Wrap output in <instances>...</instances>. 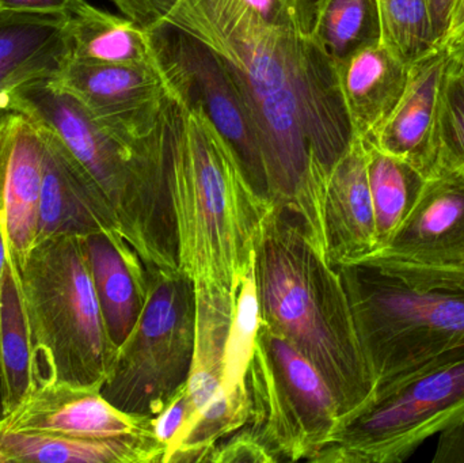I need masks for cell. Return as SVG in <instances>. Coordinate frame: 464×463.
I'll return each mask as SVG.
<instances>
[{"label": "cell", "mask_w": 464, "mask_h": 463, "mask_svg": "<svg viewBox=\"0 0 464 463\" xmlns=\"http://www.w3.org/2000/svg\"><path fill=\"white\" fill-rule=\"evenodd\" d=\"M111 2L140 29L169 24L222 59L269 165H299L351 135L334 62L313 32L318 0Z\"/></svg>", "instance_id": "1"}, {"label": "cell", "mask_w": 464, "mask_h": 463, "mask_svg": "<svg viewBox=\"0 0 464 463\" xmlns=\"http://www.w3.org/2000/svg\"><path fill=\"white\" fill-rule=\"evenodd\" d=\"M166 174L179 271L196 295L237 301L273 204L251 187L204 109L176 97L168 108Z\"/></svg>", "instance_id": "2"}, {"label": "cell", "mask_w": 464, "mask_h": 463, "mask_svg": "<svg viewBox=\"0 0 464 463\" xmlns=\"http://www.w3.org/2000/svg\"><path fill=\"white\" fill-rule=\"evenodd\" d=\"M254 276L261 323L321 372L343 427L372 402L376 381L340 269L296 217L273 206L256 249Z\"/></svg>", "instance_id": "3"}, {"label": "cell", "mask_w": 464, "mask_h": 463, "mask_svg": "<svg viewBox=\"0 0 464 463\" xmlns=\"http://www.w3.org/2000/svg\"><path fill=\"white\" fill-rule=\"evenodd\" d=\"M0 106L24 114L64 144L102 190L122 236L146 265L176 268V233L166 174L168 111L151 136L128 141L95 121L51 78L5 92Z\"/></svg>", "instance_id": "4"}, {"label": "cell", "mask_w": 464, "mask_h": 463, "mask_svg": "<svg viewBox=\"0 0 464 463\" xmlns=\"http://www.w3.org/2000/svg\"><path fill=\"white\" fill-rule=\"evenodd\" d=\"M337 266L375 396L464 348V269L382 257Z\"/></svg>", "instance_id": "5"}, {"label": "cell", "mask_w": 464, "mask_h": 463, "mask_svg": "<svg viewBox=\"0 0 464 463\" xmlns=\"http://www.w3.org/2000/svg\"><path fill=\"white\" fill-rule=\"evenodd\" d=\"M15 269L32 339L34 389L65 383L100 391L119 350L103 323L83 238L35 242Z\"/></svg>", "instance_id": "6"}, {"label": "cell", "mask_w": 464, "mask_h": 463, "mask_svg": "<svg viewBox=\"0 0 464 463\" xmlns=\"http://www.w3.org/2000/svg\"><path fill=\"white\" fill-rule=\"evenodd\" d=\"M149 296L100 393L128 415L152 419L187 385L196 342L195 285L149 268Z\"/></svg>", "instance_id": "7"}, {"label": "cell", "mask_w": 464, "mask_h": 463, "mask_svg": "<svg viewBox=\"0 0 464 463\" xmlns=\"http://www.w3.org/2000/svg\"><path fill=\"white\" fill-rule=\"evenodd\" d=\"M464 420V348L376 394L313 462L402 463Z\"/></svg>", "instance_id": "8"}, {"label": "cell", "mask_w": 464, "mask_h": 463, "mask_svg": "<svg viewBox=\"0 0 464 463\" xmlns=\"http://www.w3.org/2000/svg\"><path fill=\"white\" fill-rule=\"evenodd\" d=\"M246 382L247 426L277 462H313L340 429V410L321 372L262 323Z\"/></svg>", "instance_id": "9"}, {"label": "cell", "mask_w": 464, "mask_h": 463, "mask_svg": "<svg viewBox=\"0 0 464 463\" xmlns=\"http://www.w3.org/2000/svg\"><path fill=\"white\" fill-rule=\"evenodd\" d=\"M144 32L171 94L204 109L230 144L251 187L270 201L256 127L230 70L208 46L176 27L160 24Z\"/></svg>", "instance_id": "10"}, {"label": "cell", "mask_w": 464, "mask_h": 463, "mask_svg": "<svg viewBox=\"0 0 464 463\" xmlns=\"http://www.w3.org/2000/svg\"><path fill=\"white\" fill-rule=\"evenodd\" d=\"M195 355L187 382L192 416L163 462H208L222 440L247 426L250 415L234 407L222 385L223 356L235 302L196 295Z\"/></svg>", "instance_id": "11"}, {"label": "cell", "mask_w": 464, "mask_h": 463, "mask_svg": "<svg viewBox=\"0 0 464 463\" xmlns=\"http://www.w3.org/2000/svg\"><path fill=\"white\" fill-rule=\"evenodd\" d=\"M51 79L95 121L128 141L151 136L174 98L162 73L151 67L70 59Z\"/></svg>", "instance_id": "12"}, {"label": "cell", "mask_w": 464, "mask_h": 463, "mask_svg": "<svg viewBox=\"0 0 464 463\" xmlns=\"http://www.w3.org/2000/svg\"><path fill=\"white\" fill-rule=\"evenodd\" d=\"M372 257L464 269V171L439 160L392 241Z\"/></svg>", "instance_id": "13"}, {"label": "cell", "mask_w": 464, "mask_h": 463, "mask_svg": "<svg viewBox=\"0 0 464 463\" xmlns=\"http://www.w3.org/2000/svg\"><path fill=\"white\" fill-rule=\"evenodd\" d=\"M0 432L87 439L152 435L151 419L117 410L100 391L65 383L35 388L0 421Z\"/></svg>", "instance_id": "14"}, {"label": "cell", "mask_w": 464, "mask_h": 463, "mask_svg": "<svg viewBox=\"0 0 464 463\" xmlns=\"http://www.w3.org/2000/svg\"><path fill=\"white\" fill-rule=\"evenodd\" d=\"M43 173L40 127L7 109L0 124V225L7 257L16 268L37 241Z\"/></svg>", "instance_id": "15"}, {"label": "cell", "mask_w": 464, "mask_h": 463, "mask_svg": "<svg viewBox=\"0 0 464 463\" xmlns=\"http://www.w3.org/2000/svg\"><path fill=\"white\" fill-rule=\"evenodd\" d=\"M38 127L44 139V173L35 242L95 233L122 236L113 207L94 179L51 130Z\"/></svg>", "instance_id": "16"}, {"label": "cell", "mask_w": 464, "mask_h": 463, "mask_svg": "<svg viewBox=\"0 0 464 463\" xmlns=\"http://www.w3.org/2000/svg\"><path fill=\"white\" fill-rule=\"evenodd\" d=\"M451 63V49L446 43L411 65L402 100L371 140L427 177L440 160L441 103Z\"/></svg>", "instance_id": "17"}, {"label": "cell", "mask_w": 464, "mask_h": 463, "mask_svg": "<svg viewBox=\"0 0 464 463\" xmlns=\"http://www.w3.org/2000/svg\"><path fill=\"white\" fill-rule=\"evenodd\" d=\"M324 226L326 255L333 265L359 263L379 252L364 139L354 136L330 174Z\"/></svg>", "instance_id": "18"}, {"label": "cell", "mask_w": 464, "mask_h": 463, "mask_svg": "<svg viewBox=\"0 0 464 463\" xmlns=\"http://www.w3.org/2000/svg\"><path fill=\"white\" fill-rule=\"evenodd\" d=\"M83 242L103 323L119 350L146 304L149 268L121 236L95 233L84 236Z\"/></svg>", "instance_id": "19"}, {"label": "cell", "mask_w": 464, "mask_h": 463, "mask_svg": "<svg viewBox=\"0 0 464 463\" xmlns=\"http://www.w3.org/2000/svg\"><path fill=\"white\" fill-rule=\"evenodd\" d=\"M334 65L354 136L372 140L402 100L411 67L382 43L360 49Z\"/></svg>", "instance_id": "20"}, {"label": "cell", "mask_w": 464, "mask_h": 463, "mask_svg": "<svg viewBox=\"0 0 464 463\" xmlns=\"http://www.w3.org/2000/svg\"><path fill=\"white\" fill-rule=\"evenodd\" d=\"M70 59L68 15L0 13V95L53 78Z\"/></svg>", "instance_id": "21"}, {"label": "cell", "mask_w": 464, "mask_h": 463, "mask_svg": "<svg viewBox=\"0 0 464 463\" xmlns=\"http://www.w3.org/2000/svg\"><path fill=\"white\" fill-rule=\"evenodd\" d=\"M0 454L8 463H152L163 462L166 449L152 435L87 439L0 432Z\"/></svg>", "instance_id": "22"}, {"label": "cell", "mask_w": 464, "mask_h": 463, "mask_svg": "<svg viewBox=\"0 0 464 463\" xmlns=\"http://www.w3.org/2000/svg\"><path fill=\"white\" fill-rule=\"evenodd\" d=\"M71 59L105 64L157 68L151 41L125 16L82 2L68 15Z\"/></svg>", "instance_id": "23"}, {"label": "cell", "mask_w": 464, "mask_h": 463, "mask_svg": "<svg viewBox=\"0 0 464 463\" xmlns=\"http://www.w3.org/2000/svg\"><path fill=\"white\" fill-rule=\"evenodd\" d=\"M0 358L7 415L34 389L32 339L18 274L8 257L0 279Z\"/></svg>", "instance_id": "24"}, {"label": "cell", "mask_w": 464, "mask_h": 463, "mask_svg": "<svg viewBox=\"0 0 464 463\" xmlns=\"http://www.w3.org/2000/svg\"><path fill=\"white\" fill-rule=\"evenodd\" d=\"M364 143L381 252L413 208L427 176L411 163L382 151L372 141L364 139Z\"/></svg>", "instance_id": "25"}, {"label": "cell", "mask_w": 464, "mask_h": 463, "mask_svg": "<svg viewBox=\"0 0 464 463\" xmlns=\"http://www.w3.org/2000/svg\"><path fill=\"white\" fill-rule=\"evenodd\" d=\"M259 325L261 317L253 265L240 285L232 310L222 375L223 389L234 407L250 416V396L246 378L256 350Z\"/></svg>", "instance_id": "26"}, {"label": "cell", "mask_w": 464, "mask_h": 463, "mask_svg": "<svg viewBox=\"0 0 464 463\" xmlns=\"http://www.w3.org/2000/svg\"><path fill=\"white\" fill-rule=\"evenodd\" d=\"M314 35L333 62L381 43L376 0H318Z\"/></svg>", "instance_id": "27"}, {"label": "cell", "mask_w": 464, "mask_h": 463, "mask_svg": "<svg viewBox=\"0 0 464 463\" xmlns=\"http://www.w3.org/2000/svg\"><path fill=\"white\" fill-rule=\"evenodd\" d=\"M376 2L381 16V43L403 64L411 67L439 48L427 0Z\"/></svg>", "instance_id": "28"}, {"label": "cell", "mask_w": 464, "mask_h": 463, "mask_svg": "<svg viewBox=\"0 0 464 463\" xmlns=\"http://www.w3.org/2000/svg\"><path fill=\"white\" fill-rule=\"evenodd\" d=\"M440 160L464 171V81L454 59L441 103Z\"/></svg>", "instance_id": "29"}, {"label": "cell", "mask_w": 464, "mask_h": 463, "mask_svg": "<svg viewBox=\"0 0 464 463\" xmlns=\"http://www.w3.org/2000/svg\"><path fill=\"white\" fill-rule=\"evenodd\" d=\"M190 416H192V407H190L187 385H185L174 399L151 419L152 437L166 449V454L179 442L182 432L189 423Z\"/></svg>", "instance_id": "30"}, {"label": "cell", "mask_w": 464, "mask_h": 463, "mask_svg": "<svg viewBox=\"0 0 464 463\" xmlns=\"http://www.w3.org/2000/svg\"><path fill=\"white\" fill-rule=\"evenodd\" d=\"M208 462H277L269 449L256 437L250 427L245 426L227 438L226 443H219L212 451Z\"/></svg>", "instance_id": "31"}, {"label": "cell", "mask_w": 464, "mask_h": 463, "mask_svg": "<svg viewBox=\"0 0 464 463\" xmlns=\"http://www.w3.org/2000/svg\"><path fill=\"white\" fill-rule=\"evenodd\" d=\"M84 0H0V13L70 15Z\"/></svg>", "instance_id": "32"}, {"label": "cell", "mask_w": 464, "mask_h": 463, "mask_svg": "<svg viewBox=\"0 0 464 463\" xmlns=\"http://www.w3.org/2000/svg\"><path fill=\"white\" fill-rule=\"evenodd\" d=\"M433 463H464V420L439 435Z\"/></svg>", "instance_id": "33"}, {"label": "cell", "mask_w": 464, "mask_h": 463, "mask_svg": "<svg viewBox=\"0 0 464 463\" xmlns=\"http://www.w3.org/2000/svg\"><path fill=\"white\" fill-rule=\"evenodd\" d=\"M432 19L433 33L439 46L446 45L451 29L457 0H427Z\"/></svg>", "instance_id": "34"}, {"label": "cell", "mask_w": 464, "mask_h": 463, "mask_svg": "<svg viewBox=\"0 0 464 463\" xmlns=\"http://www.w3.org/2000/svg\"><path fill=\"white\" fill-rule=\"evenodd\" d=\"M464 33V0H457L454 15H452L451 29L446 43H454Z\"/></svg>", "instance_id": "35"}, {"label": "cell", "mask_w": 464, "mask_h": 463, "mask_svg": "<svg viewBox=\"0 0 464 463\" xmlns=\"http://www.w3.org/2000/svg\"><path fill=\"white\" fill-rule=\"evenodd\" d=\"M447 45L451 49L452 59L464 81V33L457 41Z\"/></svg>", "instance_id": "36"}, {"label": "cell", "mask_w": 464, "mask_h": 463, "mask_svg": "<svg viewBox=\"0 0 464 463\" xmlns=\"http://www.w3.org/2000/svg\"><path fill=\"white\" fill-rule=\"evenodd\" d=\"M5 260H7V249H5V236H3L2 225H0V279H2Z\"/></svg>", "instance_id": "37"}, {"label": "cell", "mask_w": 464, "mask_h": 463, "mask_svg": "<svg viewBox=\"0 0 464 463\" xmlns=\"http://www.w3.org/2000/svg\"><path fill=\"white\" fill-rule=\"evenodd\" d=\"M5 389H3L2 358H0V421L5 418Z\"/></svg>", "instance_id": "38"}, {"label": "cell", "mask_w": 464, "mask_h": 463, "mask_svg": "<svg viewBox=\"0 0 464 463\" xmlns=\"http://www.w3.org/2000/svg\"><path fill=\"white\" fill-rule=\"evenodd\" d=\"M5 111H7V109L2 108V106H0V124H2V120L3 117H5Z\"/></svg>", "instance_id": "39"}, {"label": "cell", "mask_w": 464, "mask_h": 463, "mask_svg": "<svg viewBox=\"0 0 464 463\" xmlns=\"http://www.w3.org/2000/svg\"><path fill=\"white\" fill-rule=\"evenodd\" d=\"M0 463H8L7 459H5V457L2 456V454H0Z\"/></svg>", "instance_id": "40"}]
</instances>
